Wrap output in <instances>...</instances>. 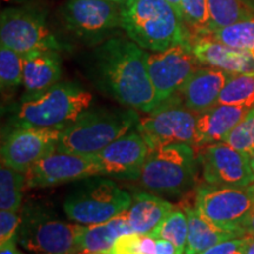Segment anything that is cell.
I'll list each match as a JSON object with an SVG mask.
<instances>
[{
    "mask_svg": "<svg viewBox=\"0 0 254 254\" xmlns=\"http://www.w3.org/2000/svg\"><path fill=\"white\" fill-rule=\"evenodd\" d=\"M90 75L95 86L124 106L144 113L157 106L148 53L131 39L112 37L99 44L91 56Z\"/></svg>",
    "mask_w": 254,
    "mask_h": 254,
    "instance_id": "obj_1",
    "label": "cell"
},
{
    "mask_svg": "<svg viewBox=\"0 0 254 254\" xmlns=\"http://www.w3.org/2000/svg\"><path fill=\"white\" fill-rule=\"evenodd\" d=\"M122 28L129 39L151 52L192 44L193 34L166 0H126L122 4Z\"/></svg>",
    "mask_w": 254,
    "mask_h": 254,
    "instance_id": "obj_2",
    "label": "cell"
},
{
    "mask_svg": "<svg viewBox=\"0 0 254 254\" xmlns=\"http://www.w3.org/2000/svg\"><path fill=\"white\" fill-rule=\"evenodd\" d=\"M93 97L75 82H57L33 98L21 99L11 117L14 127H67L90 109Z\"/></svg>",
    "mask_w": 254,
    "mask_h": 254,
    "instance_id": "obj_3",
    "label": "cell"
},
{
    "mask_svg": "<svg viewBox=\"0 0 254 254\" xmlns=\"http://www.w3.org/2000/svg\"><path fill=\"white\" fill-rule=\"evenodd\" d=\"M134 109H87L71 125L63 129L57 151L95 154L138 127Z\"/></svg>",
    "mask_w": 254,
    "mask_h": 254,
    "instance_id": "obj_4",
    "label": "cell"
},
{
    "mask_svg": "<svg viewBox=\"0 0 254 254\" xmlns=\"http://www.w3.org/2000/svg\"><path fill=\"white\" fill-rule=\"evenodd\" d=\"M132 196L113 180L101 176L82 179L66 196L64 211L72 221L84 225L100 224L124 213Z\"/></svg>",
    "mask_w": 254,
    "mask_h": 254,
    "instance_id": "obj_5",
    "label": "cell"
},
{
    "mask_svg": "<svg viewBox=\"0 0 254 254\" xmlns=\"http://www.w3.org/2000/svg\"><path fill=\"white\" fill-rule=\"evenodd\" d=\"M195 173V152L190 145L170 144L148 152L139 183L144 189L163 195L182 194Z\"/></svg>",
    "mask_w": 254,
    "mask_h": 254,
    "instance_id": "obj_6",
    "label": "cell"
},
{
    "mask_svg": "<svg viewBox=\"0 0 254 254\" xmlns=\"http://www.w3.org/2000/svg\"><path fill=\"white\" fill-rule=\"evenodd\" d=\"M84 227L60 220L43 206L30 204L21 213L17 241L37 254H77L78 237Z\"/></svg>",
    "mask_w": 254,
    "mask_h": 254,
    "instance_id": "obj_7",
    "label": "cell"
},
{
    "mask_svg": "<svg viewBox=\"0 0 254 254\" xmlns=\"http://www.w3.org/2000/svg\"><path fill=\"white\" fill-rule=\"evenodd\" d=\"M254 204V185H208L196 190L194 207L215 226L245 237L244 222Z\"/></svg>",
    "mask_w": 254,
    "mask_h": 254,
    "instance_id": "obj_8",
    "label": "cell"
},
{
    "mask_svg": "<svg viewBox=\"0 0 254 254\" xmlns=\"http://www.w3.org/2000/svg\"><path fill=\"white\" fill-rule=\"evenodd\" d=\"M0 40L2 45L25 56L34 51L63 49L46 23L45 15L30 6H13L0 14Z\"/></svg>",
    "mask_w": 254,
    "mask_h": 254,
    "instance_id": "obj_9",
    "label": "cell"
},
{
    "mask_svg": "<svg viewBox=\"0 0 254 254\" xmlns=\"http://www.w3.org/2000/svg\"><path fill=\"white\" fill-rule=\"evenodd\" d=\"M141 118L136 128L150 150L161 145L187 144L194 146L198 113L185 106L179 94L158 105Z\"/></svg>",
    "mask_w": 254,
    "mask_h": 254,
    "instance_id": "obj_10",
    "label": "cell"
},
{
    "mask_svg": "<svg viewBox=\"0 0 254 254\" xmlns=\"http://www.w3.org/2000/svg\"><path fill=\"white\" fill-rule=\"evenodd\" d=\"M62 15L67 30L90 45L104 43L122 28V5L107 0H67Z\"/></svg>",
    "mask_w": 254,
    "mask_h": 254,
    "instance_id": "obj_11",
    "label": "cell"
},
{
    "mask_svg": "<svg viewBox=\"0 0 254 254\" xmlns=\"http://www.w3.org/2000/svg\"><path fill=\"white\" fill-rule=\"evenodd\" d=\"M25 186L51 187L90 177L103 176V167L95 154H77L56 151L46 155L27 170Z\"/></svg>",
    "mask_w": 254,
    "mask_h": 254,
    "instance_id": "obj_12",
    "label": "cell"
},
{
    "mask_svg": "<svg viewBox=\"0 0 254 254\" xmlns=\"http://www.w3.org/2000/svg\"><path fill=\"white\" fill-rule=\"evenodd\" d=\"M65 127H14L1 144V164L25 173L34 164L57 151Z\"/></svg>",
    "mask_w": 254,
    "mask_h": 254,
    "instance_id": "obj_13",
    "label": "cell"
},
{
    "mask_svg": "<svg viewBox=\"0 0 254 254\" xmlns=\"http://www.w3.org/2000/svg\"><path fill=\"white\" fill-rule=\"evenodd\" d=\"M199 65L201 64L193 55L192 44L148 53V73L154 87L157 106L176 95Z\"/></svg>",
    "mask_w": 254,
    "mask_h": 254,
    "instance_id": "obj_14",
    "label": "cell"
},
{
    "mask_svg": "<svg viewBox=\"0 0 254 254\" xmlns=\"http://www.w3.org/2000/svg\"><path fill=\"white\" fill-rule=\"evenodd\" d=\"M199 160L205 180L211 185L246 187L254 184L250 155L226 142L204 146Z\"/></svg>",
    "mask_w": 254,
    "mask_h": 254,
    "instance_id": "obj_15",
    "label": "cell"
},
{
    "mask_svg": "<svg viewBox=\"0 0 254 254\" xmlns=\"http://www.w3.org/2000/svg\"><path fill=\"white\" fill-rule=\"evenodd\" d=\"M150 147L138 128L95 153L103 167V176L138 180Z\"/></svg>",
    "mask_w": 254,
    "mask_h": 254,
    "instance_id": "obj_16",
    "label": "cell"
},
{
    "mask_svg": "<svg viewBox=\"0 0 254 254\" xmlns=\"http://www.w3.org/2000/svg\"><path fill=\"white\" fill-rule=\"evenodd\" d=\"M232 73L224 69L198 67L187 79L178 94L186 107L195 113L205 112L218 104L219 95Z\"/></svg>",
    "mask_w": 254,
    "mask_h": 254,
    "instance_id": "obj_17",
    "label": "cell"
},
{
    "mask_svg": "<svg viewBox=\"0 0 254 254\" xmlns=\"http://www.w3.org/2000/svg\"><path fill=\"white\" fill-rule=\"evenodd\" d=\"M192 51L201 65L230 73H254V58L250 53L233 49L208 34L193 36Z\"/></svg>",
    "mask_w": 254,
    "mask_h": 254,
    "instance_id": "obj_18",
    "label": "cell"
},
{
    "mask_svg": "<svg viewBox=\"0 0 254 254\" xmlns=\"http://www.w3.org/2000/svg\"><path fill=\"white\" fill-rule=\"evenodd\" d=\"M251 109L234 105L217 104L198 114L194 146H204L225 141L232 129L241 122Z\"/></svg>",
    "mask_w": 254,
    "mask_h": 254,
    "instance_id": "obj_19",
    "label": "cell"
},
{
    "mask_svg": "<svg viewBox=\"0 0 254 254\" xmlns=\"http://www.w3.org/2000/svg\"><path fill=\"white\" fill-rule=\"evenodd\" d=\"M24 99L37 97L59 82L62 65L58 51H34L23 56Z\"/></svg>",
    "mask_w": 254,
    "mask_h": 254,
    "instance_id": "obj_20",
    "label": "cell"
},
{
    "mask_svg": "<svg viewBox=\"0 0 254 254\" xmlns=\"http://www.w3.org/2000/svg\"><path fill=\"white\" fill-rule=\"evenodd\" d=\"M133 233L127 222V211L100 224L82 228L77 241V254H112L120 237Z\"/></svg>",
    "mask_w": 254,
    "mask_h": 254,
    "instance_id": "obj_21",
    "label": "cell"
},
{
    "mask_svg": "<svg viewBox=\"0 0 254 254\" xmlns=\"http://www.w3.org/2000/svg\"><path fill=\"white\" fill-rule=\"evenodd\" d=\"M173 208V204L152 193H134L127 209V222L133 233L150 234Z\"/></svg>",
    "mask_w": 254,
    "mask_h": 254,
    "instance_id": "obj_22",
    "label": "cell"
},
{
    "mask_svg": "<svg viewBox=\"0 0 254 254\" xmlns=\"http://www.w3.org/2000/svg\"><path fill=\"white\" fill-rule=\"evenodd\" d=\"M184 209L189 219V234L184 254H200L222 241L240 237L234 232L215 226L202 217L195 207L185 206Z\"/></svg>",
    "mask_w": 254,
    "mask_h": 254,
    "instance_id": "obj_23",
    "label": "cell"
},
{
    "mask_svg": "<svg viewBox=\"0 0 254 254\" xmlns=\"http://www.w3.org/2000/svg\"><path fill=\"white\" fill-rule=\"evenodd\" d=\"M208 27L205 34L254 17L251 0H207Z\"/></svg>",
    "mask_w": 254,
    "mask_h": 254,
    "instance_id": "obj_24",
    "label": "cell"
},
{
    "mask_svg": "<svg viewBox=\"0 0 254 254\" xmlns=\"http://www.w3.org/2000/svg\"><path fill=\"white\" fill-rule=\"evenodd\" d=\"M187 234H189V219L185 209L174 207L163 221L151 232L150 236L155 239L171 241L180 254L185 253Z\"/></svg>",
    "mask_w": 254,
    "mask_h": 254,
    "instance_id": "obj_25",
    "label": "cell"
},
{
    "mask_svg": "<svg viewBox=\"0 0 254 254\" xmlns=\"http://www.w3.org/2000/svg\"><path fill=\"white\" fill-rule=\"evenodd\" d=\"M218 104L254 107V73H232L219 95Z\"/></svg>",
    "mask_w": 254,
    "mask_h": 254,
    "instance_id": "obj_26",
    "label": "cell"
},
{
    "mask_svg": "<svg viewBox=\"0 0 254 254\" xmlns=\"http://www.w3.org/2000/svg\"><path fill=\"white\" fill-rule=\"evenodd\" d=\"M25 174L1 164L0 168V209L19 212L23 202Z\"/></svg>",
    "mask_w": 254,
    "mask_h": 254,
    "instance_id": "obj_27",
    "label": "cell"
},
{
    "mask_svg": "<svg viewBox=\"0 0 254 254\" xmlns=\"http://www.w3.org/2000/svg\"><path fill=\"white\" fill-rule=\"evenodd\" d=\"M208 36L233 49L245 51L254 58V17L212 32Z\"/></svg>",
    "mask_w": 254,
    "mask_h": 254,
    "instance_id": "obj_28",
    "label": "cell"
},
{
    "mask_svg": "<svg viewBox=\"0 0 254 254\" xmlns=\"http://www.w3.org/2000/svg\"><path fill=\"white\" fill-rule=\"evenodd\" d=\"M23 56L1 44L0 46V85H1V90H15L23 84Z\"/></svg>",
    "mask_w": 254,
    "mask_h": 254,
    "instance_id": "obj_29",
    "label": "cell"
},
{
    "mask_svg": "<svg viewBox=\"0 0 254 254\" xmlns=\"http://www.w3.org/2000/svg\"><path fill=\"white\" fill-rule=\"evenodd\" d=\"M224 142L249 155L252 153L254 151V107L232 129Z\"/></svg>",
    "mask_w": 254,
    "mask_h": 254,
    "instance_id": "obj_30",
    "label": "cell"
},
{
    "mask_svg": "<svg viewBox=\"0 0 254 254\" xmlns=\"http://www.w3.org/2000/svg\"><path fill=\"white\" fill-rule=\"evenodd\" d=\"M183 15L193 36L205 34L208 27L207 0H183Z\"/></svg>",
    "mask_w": 254,
    "mask_h": 254,
    "instance_id": "obj_31",
    "label": "cell"
},
{
    "mask_svg": "<svg viewBox=\"0 0 254 254\" xmlns=\"http://www.w3.org/2000/svg\"><path fill=\"white\" fill-rule=\"evenodd\" d=\"M20 222L21 215H19L18 212L6 209L0 211V245L17 240Z\"/></svg>",
    "mask_w": 254,
    "mask_h": 254,
    "instance_id": "obj_32",
    "label": "cell"
},
{
    "mask_svg": "<svg viewBox=\"0 0 254 254\" xmlns=\"http://www.w3.org/2000/svg\"><path fill=\"white\" fill-rule=\"evenodd\" d=\"M249 236L225 240L200 254H245Z\"/></svg>",
    "mask_w": 254,
    "mask_h": 254,
    "instance_id": "obj_33",
    "label": "cell"
},
{
    "mask_svg": "<svg viewBox=\"0 0 254 254\" xmlns=\"http://www.w3.org/2000/svg\"><path fill=\"white\" fill-rule=\"evenodd\" d=\"M112 254H144L140 247V234H124L114 244Z\"/></svg>",
    "mask_w": 254,
    "mask_h": 254,
    "instance_id": "obj_34",
    "label": "cell"
},
{
    "mask_svg": "<svg viewBox=\"0 0 254 254\" xmlns=\"http://www.w3.org/2000/svg\"><path fill=\"white\" fill-rule=\"evenodd\" d=\"M155 243H157V254H180L177 247L171 241L155 239Z\"/></svg>",
    "mask_w": 254,
    "mask_h": 254,
    "instance_id": "obj_35",
    "label": "cell"
},
{
    "mask_svg": "<svg viewBox=\"0 0 254 254\" xmlns=\"http://www.w3.org/2000/svg\"><path fill=\"white\" fill-rule=\"evenodd\" d=\"M244 231H245L246 236L254 237V204L249 215H247L245 222H244Z\"/></svg>",
    "mask_w": 254,
    "mask_h": 254,
    "instance_id": "obj_36",
    "label": "cell"
},
{
    "mask_svg": "<svg viewBox=\"0 0 254 254\" xmlns=\"http://www.w3.org/2000/svg\"><path fill=\"white\" fill-rule=\"evenodd\" d=\"M0 254H25L18 250L17 240H12L4 245H0Z\"/></svg>",
    "mask_w": 254,
    "mask_h": 254,
    "instance_id": "obj_37",
    "label": "cell"
},
{
    "mask_svg": "<svg viewBox=\"0 0 254 254\" xmlns=\"http://www.w3.org/2000/svg\"><path fill=\"white\" fill-rule=\"evenodd\" d=\"M166 1L170 2L171 5L173 6L174 9L178 12V14L182 17L184 20V15H183V0H166Z\"/></svg>",
    "mask_w": 254,
    "mask_h": 254,
    "instance_id": "obj_38",
    "label": "cell"
},
{
    "mask_svg": "<svg viewBox=\"0 0 254 254\" xmlns=\"http://www.w3.org/2000/svg\"><path fill=\"white\" fill-rule=\"evenodd\" d=\"M245 254H254V237L249 236V241H247Z\"/></svg>",
    "mask_w": 254,
    "mask_h": 254,
    "instance_id": "obj_39",
    "label": "cell"
},
{
    "mask_svg": "<svg viewBox=\"0 0 254 254\" xmlns=\"http://www.w3.org/2000/svg\"><path fill=\"white\" fill-rule=\"evenodd\" d=\"M250 160H251V166H252V170L254 172V151L250 154Z\"/></svg>",
    "mask_w": 254,
    "mask_h": 254,
    "instance_id": "obj_40",
    "label": "cell"
},
{
    "mask_svg": "<svg viewBox=\"0 0 254 254\" xmlns=\"http://www.w3.org/2000/svg\"><path fill=\"white\" fill-rule=\"evenodd\" d=\"M107 1H112V2H116V4L122 5V4H124V2L126 1V0H107Z\"/></svg>",
    "mask_w": 254,
    "mask_h": 254,
    "instance_id": "obj_41",
    "label": "cell"
},
{
    "mask_svg": "<svg viewBox=\"0 0 254 254\" xmlns=\"http://www.w3.org/2000/svg\"><path fill=\"white\" fill-rule=\"evenodd\" d=\"M17 1H25V0H17Z\"/></svg>",
    "mask_w": 254,
    "mask_h": 254,
    "instance_id": "obj_42",
    "label": "cell"
},
{
    "mask_svg": "<svg viewBox=\"0 0 254 254\" xmlns=\"http://www.w3.org/2000/svg\"><path fill=\"white\" fill-rule=\"evenodd\" d=\"M253 185H254V184H253Z\"/></svg>",
    "mask_w": 254,
    "mask_h": 254,
    "instance_id": "obj_43",
    "label": "cell"
}]
</instances>
